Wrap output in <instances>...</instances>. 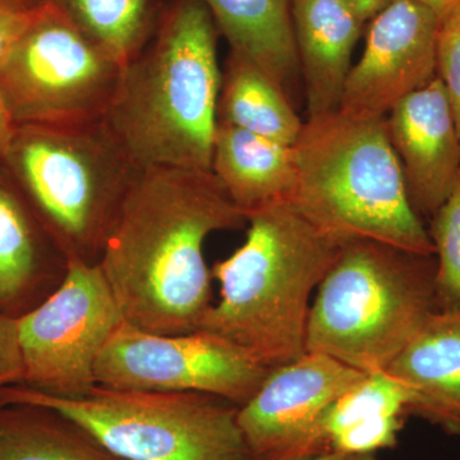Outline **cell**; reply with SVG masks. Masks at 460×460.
I'll list each match as a JSON object with an SVG mask.
<instances>
[{
	"mask_svg": "<svg viewBox=\"0 0 460 460\" xmlns=\"http://www.w3.org/2000/svg\"><path fill=\"white\" fill-rule=\"evenodd\" d=\"M246 224L213 172L141 169L98 262L123 320L154 334L198 332L213 305L206 239Z\"/></svg>",
	"mask_w": 460,
	"mask_h": 460,
	"instance_id": "cell-1",
	"label": "cell"
},
{
	"mask_svg": "<svg viewBox=\"0 0 460 460\" xmlns=\"http://www.w3.org/2000/svg\"><path fill=\"white\" fill-rule=\"evenodd\" d=\"M219 35L202 0H166L155 35L124 66L104 120L138 168L211 171Z\"/></svg>",
	"mask_w": 460,
	"mask_h": 460,
	"instance_id": "cell-2",
	"label": "cell"
},
{
	"mask_svg": "<svg viewBox=\"0 0 460 460\" xmlns=\"http://www.w3.org/2000/svg\"><path fill=\"white\" fill-rule=\"evenodd\" d=\"M247 224L244 243L211 269L220 298L199 330L272 370L307 352L311 295L345 243L308 222L290 199L250 211Z\"/></svg>",
	"mask_w": 460,
	"mask_h": 460,
	"instance_id": "cell-3",
	"label": "cell"
},
{
	"mask_svg": "<svg viewBox=\"0 0 460 460\" xmlns=\"http://www.w3.org/2000/svg\"><path fill=\"white\" fill-rule=\"evenodd\" d=\"M295 150L290 201L317 229L341 243L370 239L435 255L429 229L411 204L386 117L338 111L310 118Z\"/></svg>",
	"mask_w": 460,
	"mask_h": 460,
	"instance_id": "cell-4",
	"label": "cell"
},
{
	"mask_svg": "<svg viewBox=\"0 0 460 460\" xmlns=\"http://www.w3.org/2000/svg\"><path fill=\"white\" fill-rule=\"evenodd\" d=\"M436 256L357 239L341 248L310 308L307 352L372 374L385 371L432 314Z\"/></svg>",
	"mask_w": 460,
	"mask_h": 460,
	"instance_id": "cell-5",
	"label": "cell"
},
{
	"mask_svg": "<svg viewBox=\"0 0 460 460\" xmlns=\"http://www.w3.org/2000/svg\"><path fill=\"white\" fill-rule=\"evenodd\" d=\"M0 168L68 261L90 265L141 171L104 118L18 126Z\"/></svg>",
	"mask_w": 460,
	"mask_h": 460,
	"instance_id": "cell-6",
	"label": "cell"
},
{
	"mask_svg": "<svg viewBox=\"0 0 460 460\" xmlns=\"http://www.w3.org/2000/svg\"><path fill=\"white\" fill-rule=\"evenodd\" d=\"M17 402L60 411L120 460H253L239 407L214 395L96 385L68 399L22 384L0 389V404Z\"/></svg>",
	"mask_w": 460,
	"mask_h": 460,
	"instance_id": "cell-7",
	"label": "cell"
},
{
	"mask_svg": "<svg viewBox=\"0 0 460 460\" xmlns=\"http://www.w3.org/2000/svg\"><path fill=\"white\" fill-rule=\"evenodd\" d=\"M122 72L45 2L0 66V93L17 127L93 122L107 114Z\"/></svg>",
	"mask_w": 460,
	"mask_h": 460,
	"instance_id": "cell-8",
	"label": "cell"
},
{
	"mask_svg": "<svg viewBox=\"0 0 460 460\" xmlns=\"http://www.w3.org/2000/svg\"><path fill=\"white\" fill-rule=\"evenodd\" d=\"M123 317L102 270L69 261L65 280L17 320L22 385L60 398H83L96 386L95 366Z\"/></svg>",
	"mask_w": 460,
	"mask_h": 460,
	"instance_id": "cell-9",
	"label": "cell"
},
{
	"mask_svg": "<svg viewBox=\"0 0 460 460\" xmlns=\"http://www.w3.org/2000/svg\"><path fill=\"white\" fill-rule=\"evenodd\" d=\"M271 368L226 339L198 330L162 335L122 321L99 354L96 385L162 393H202L241 408Z\"/></svg>",
	"mask_w": 460,
	"mask_h": 460,
	"instance_id": "cell-10",
	"label": "cell"
},
{
	"mask_svg": "<svg viewBox=\"0 0 460 460\" xmlns=\"http://www.w3.org/2000/svg\"><path fill=\"white\" fill-rule=\"evenodd\" d=\"M365 375L316 352L272 368L238 411L239 428L253 460H299L332 452L323 416Z\"/></svg>",
	"mask_w": 460,
	"mask_h": 460,
	"instance_id": "cell-11",
	"label": "cell"
},
{
	"mask_svg": "<svg viewBox=\"0 0 460 460\" xmlns=\"http://www.w3.org/2000/svg\"><path fill=\"white\" fill-rule=\"evenodd\" d=\"M441 21L420 0H395L371 20L361 59L352 66L339 111L384 118L438 75Z\"/></svg>",
	"mask_w": 460,
	"mask_h": 460,
	"instance_id": "cell-12",
	"label": "cell"
},
{
	"mask_svg": "<svg viewBox=\"0 0 460 460\" xmlns=\"http://www.w3.org/2000/svg\"><path fill=\"white\" fill-rule=\"evenodd\" d=\"M386 127L411 204L431 220L460 177L458 127L440 78L398 102Z\"/></svg>",
	"mask_w": 460,
	"mask_h": 460,
	"instance_id": "cell-13",
	"label": "cell"
},
{
	"mask_svg": "<svg viewBox=\"0 0 460 460\" xmlns=\"http://www.w3.org/2000/svg\"><path fill=\"white\" fill-rule=\"evenodd\" d=\"M69 261L0 168V316L20 320L65 280Z\"/></svg>",
	"mask_w": 460,
	"mask_h": 460,
	"instance_id": "cell-14",
	"label": "cell"
},
{
	"mask_svg": "<svg viewBox=\"0 0 460 460\" xmlns=\"http://www.w3.org/2000/svg\"><path fill=\"white\" fill-rule=\"evenodd\" d=\"M292 22L308 119L335 113L365 23L345 0H292Z\"/></svg>",
	"mask_w": 460,
	"mask_h": 460,
	"instance_id": "cell-15",
	"label": "cell"
},
{
	"mask_svg": "<svg viewBox=\"0 0 460 460\" xmlns=\"http://www.w3.org/2000/svg\"><path fill=\"white\" fill-rule=\"evenodd\" d=\"M385 371L410 390V413L460 435V313L432 314Z\"/></svg>",
	"mask_w": 460,
	"mask_h": 460,
	"instance_id": "cell-16",
	"label": "cell"
},
{
	"mask_svg": "<svg viewBox=\"0 0 460 460\" xmlns=\"http://www.w3.org/2000/svg\"><path fill=\"white\" fill-rule=\"evenodd\" d=\"M211 172L244 213L292 199L296 184L295 146L217 123Z\"/></svg>",
	"mask_w": 460,
	"mask_h": 460,
	"instance_id": "cell-17",
	"label": "cell"
},
{
	"mask_svg": "<svg viewBox=\"0 0 460 460\" xmlns=\"http://www.w3.org/2000/svg\"><path fill=\"white\" fill-rule=\"evenodd\" d=\"M230 51L261 68L287 91L299 72L292 0H202Z\"/></svg>",
	"mask_w": 460,
	"mask_h": 460,
	"instance_id": "cell-18",
	"label": "cell"
},
{
	"mask_svg": "<svg viewBox=\"0 0 460 460\" xmlns=\"http://www.w3.org/2000/svg\"><path fill=\"white\" fill-rule=\"evenodd\" d=\"M217 123L295 146L305 122L287 91L247 58L230 51L222 72Z\"/></svg>",
	"mask_w": 460,
	"mask_h": 460,
	"instance_id": "cell-19",
	"label": "cell"
},
{
	"mask_svg": "<svg viewBox=\"0 0 460 460\" xmlns=\"http://www.w3.org/2000/svg\"><path fill=\"white\" fill-rule=\"evenodd\" d=\"M0 460H120L71 419L35 402L0 404Z\"/></svg>",
	"mask_w": 460,
	"mask_h": 460,
	"instance_id": "cell-20",
	"label": "cell"
},
{
	"mask_svg": "<svg viewBox=\"0 0 460 460\" xmlns=\"http://www.w3.org/2000/svg\"><path fill=\"white\" fill-rule=\"evenodd\" d=\"M120 66L155 35L166 0H44Z\"/></svg>",
	"mask_w": 460,
	"mask_h": 460,
	"instance_id": "cell-21",
	"label": "cell"
},
{
	"mask_svg": "<svg viewBox=\"0 0 460 460\" xmlns=\"http://www.w3.org/2000/svg\"><path fill=\"white\" fill-rule=\"evenodd\" d=\"M411 394L386 371L366 374L330 405L323 420V434L330 445L344 429L383 417H405ZM332 449V447H330Z\"/></svg>",
	"mask_w": 460,
	"mask_h": 460,
	"instance_id": "cell-22",
	"label": "cell"
},
{
	"mask_svg": "<svg viewBox=\"0 0 460 460\" xmlns=\"http://www.w3.org/2000/svg\"><path fill=\"white\" fill-rule=\"evenodd\" d=\"M429 234L438 260V313H460V177L449 198L432 217Z\"/></svg>",
	"mask_w": 460,
	"mask_h": 460,
	"instance_id": "cell-23",
	"label": "cell"
},
{
	"mask_svg": "<svg viewBox=\"0 0 460 460\" xmlns=\"http://www.w3.org/2000/svg\"><path fill=\"white\" fill-rule=\"evenodd\" d=\"M404 417H383L344 429L330 441L332 452L368 454L394 447Z\"/></svg>",
	"mask_w": 460,
	"mask_h": 460,
	"instance_id": "cell-24",
	"label": "cell"
},
{
	"mask_svg": "<svg viewBox=\"0 0 460 460\" xmlns=\"http://www.w3.org/2000/svg\"><path fill=\"white\" fill-rule=\"evenodd\" d=\"M436 74L443 83L460 137V9L441 21Z\"/></svg>",
	"mask_w": 460,
	"mask_h": 460,
	"instance_id": "cell-25",
	"label": "cell"
},
{
	"mask_svg": "<svg viewBox=\"0 0 460 460\" xmlns=\"http://www.w3.org/2000/svg\"><path fill=\"white\" fill-rule=\"evenodd\" d=\"M44 0H0V66L35 22Z\"/></svg>",
	"mask_w": 460,
	"mask_h": 460,
	"instance_id": "cell-26",
	"label": "cell"
},
{
	"mask_svg": "<svg viewBox=\"0 0 460 460\" xmlns=\"http://www.w3.org/2000/svg\"><path fill=\"white\" fill-rule=\"evenodd\" d=\"M17 321L0 316V389L22 383Z\"/></svg>",
	"mask_w": 460,
	"mask_h": 460,
	"instance_id": "cell-27",
	"label": "cell"
},
{
	"mask_svg": "<svg viewBox=\"0 0 460 460\" xmlns=\"http://www.w3.org/2000/svg\"><path fill=\"white\" fill-rule=\"evenodd\" d=\"M395 0H345L354 14L362 21L363 23L374 20L377 14L385 11L387 7L394 3Z\"/></svg>",
	"mask_w": 460,
	"mask_h": 460,
	"instance_id": "cell-28",
	"label": "cell"
},
{
	"mask_svg": "<svg viewBox=\"0 0 460 460\" xmlns=\"http://www.w3.org/2000/svg\"><path fill=\"white\" fill-rule=\"evenodd\" d=\"M16 128V123L12 119L7 104H5L2 93H0V165H2L3 160H4Z\"/></svg>",
	"mask_w": 460,
	"mask_h": 460,
	"instance_id": "cell-29",
	"label": "cell"
},
{
	"mask_svg": "<svg viewBox=\"0 0 460 460\" xmlns=\"http://www.w3.org/2000/svg\"><path fill=\"white\" fill-rule=\"evenodd\" d=\"M420 2L428 5L440 21H444L460 9V0H420Z\"/></svg>",
	"mask_w": 460,
	"mask_h": 460,
	"instance_id": "cell-30",
	"label": "cell"
},
{
	"mask_svg": "<svg viewBox=\"0 0 460 460\" xmlns=\"http://www.w3.org/2000/svg\"><path fill=\"white\" fill-rule=\"evenodd\" d=\"M299 460H376L374 453L368 454H350L341 452H330L323 456H313V458Z\"/></svg>",
	"mask_w": 460,
	"mask_h": 460,
	"instance_id": "cell-31",
	"label": "cell"
}]
</instances>
